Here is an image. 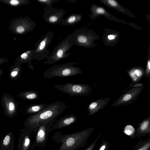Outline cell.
I'll list each match as a JSON object with an SVG mask.
<instances>
[{
	"mask_svg": "<svg viewBox=\"0 0 150 150\" xmlns=\"http://www.w3.org/2000/svg\"><path fill=\"white\" fill-rule=\"evenodd\" d=\"M101 133L100 134L94 142L89 145V146L84 150H93L97 142L101 136Z\"/></svg>",
	"mask_w": 150,
	"mask_h": 150,
	"instance_id": "d6a6232c",
	"label": "cell"
},
{
	"mask_svg": "<svg viewBox=\"0 0 150 150\" xmlns=\"http://www.w3.org/2000/svg\"><path fill=\"white\" fill-rule=\"evenodd\" d=\"M103 41L106 46L112 47L118 43L120 38L119 33L114 30L108 28L104 29Z\"/></svg>",
	"mask_w": 150,
	"mask_h": 150,
	"instance_id": "9a60e30c",
	"label": "cell"
},
{
	"mask_svg": "<svg viewBox=\"0 0 150 150\" xmlns=\"http://www.w3.org/2000/svg\"></svg>",
	"mask_w": 150,
	"mask_h": 150,
	"instance_id": "60d3db41",
	"label": "cell"
},
{
	"mask_svg": "<svg viewBox=\"0 0 150 150\" xmlns=\"http://www.w3.org/2000/svg\"><path fill=\"white\" fill-rule=\"evenodd\" d=\"M71 35L74 45L86 48L96 47L94 41L100 39V37L93 30L85 28L77 29Z\"/></svg>",
	"mask_w": 150,
	"mask_h": 150,
	"instance_id": "277c9868",
	"label": "cell"
},
{
	"mask_svg": "<svg viewBox=\"0 0 150 150\" xmlns=\"http://www.w3.org/2000/svg\"><path fill=\"white\" fill-rule=\"evenodd\" d=\"M82 15L79 13H74L63 19L60 25L63 26H71L77 23L82 20Z\"/></svg>",
	"mask_w": 150,
	"mask_h": 150,
	"instance_id": "cb8c5ba5",
	"label": "cell"
},
{
	"mask_svg": "<svg viewBox=\"0 0 150 150\" xmlns=\"http://www.w3.org/2000/svg\"><path fill=\"white\" fill-rule=\"evenodd\" d=\"M93 130V127L70 134H62V131L54 133L52 140L61 145L57 150H77L84 147Z\"/></svg>",
	"mask_w": 150,
	"mask_h": 150,
	"instance_id": "7a4b0ae2",
	"label": "cell"
},
{
	"mask_svg": "<svg viewBox=\"0 0 150 150\" xmlns=\"http://www.w3.org/2000/svg\"><path fill=\"white\" fill-rule=\"evenodd\" d=\"M8 59L5 58H0V65H1L2 64L4 63L7 62L8 61Z\"/></svg>",
	"mask_w": 150,
	"mask_h": 150,
	"instance_id": "e575fe53",
	"label": "cell"
},
{
	"mask_svg": "<svg viewBox=\"0 0 150 150\" xmlns=\"http://www.w3.org/2000/svg\"><path fill=\"white\" fill-rule=\"evenodd\" d=\"M54 88L70 96H87L92 91L91 87L88 84L67 83L63 85L55 84Z\"/></svg>",
	"mask_w": 150,
	"mask_h": 150,
	"instance_id": "52a82bcc",
	"label": "cell"
},
{
	"mask_svg": "<svg viewBox=\"0 0 150 150\" xmlns=\"http://www.w3.org/2000/svg\"><path fill=\"white\" fill-rule=\"evenodd\" d=\"M110 100V98L106 97L98 99L91 102L87 108L88 111V115H94L100 110L103 109Z\"/></svg>",
	"mask_w": 150,
	"mask_h": 150,
	"instance_id": "e0dca14e",
	"label": "cell"
},
{
	"mask_svg": "<svg viewBox=\"0 0 150 150\" xmlns=\"http://www.w3.org/2000/svg\"><path fill=\"white\" fill-rule=\"evenodd\" d=\"M144 86L130 88L120 96L112 104L114 107L130 105L135 100L141 93Z\"/></svg>",
	"mask_w": 150,
	"mask_h": 150,
	"instance_id": "8fae6325",
	"label": "cell"
},
{
	"mask_svg": "<svg viewBox=\"0 0 150 150\" xmlns=\"http://www.w3.org/2000/svg\"><path fill=\"white\" fill-rule=\"evenodd\" d=\"M42 17L47 23L52 24H60L65 12L63 9L45 7Z\"/></svg>",
	"mask_w": 150,
	"mask_h": 150,
	"instance_id": "4fadbf2b",
	"label": "cell"
},
{
	"mask_svg": "<svg viewBox=\"0 0 150 150\" xmlns=\"http://www.w3.org/2000/svg\"><path fill=\"white\" fill-rule=\"evenodd\" d=\"M1 102L4 113L6 117L13 118L17 115L19 103L15 101L12 96L4 93L1 97Z\"/></svg>",
	"mask_w": 150,
	"mask_h": 150,
	"instance_id": "7c38bea8",
	"label": "cell"
},
{
	"mask_svg": "<svg viewBox=\"0 0 150 150\" xmlns=\"http://www.w3.org/2000/svg\"><path fill=\"white\" fill-rule=\"evenodd\" d=\"M145 16L147 21L150 25V15L146 14Z\"/></svg>",
	"mask_w": 150,
	"mask_h": 150,
	"instance_id": "d590c367",
	"label": "cell"
},
{
	"mask_svg": "<svg viewBox=\"0 0 150 150\" xmlns=\"http://www.w3.org/2000/svg\"><path fill=\"white\" fill-rule=\"evenodd\" d=\"M108 7L115 9L118 11L131 18H135L134 14L128 9L123 6L115 0H98Z\"/></svg>",
	"mask_w": 150,
	"mask_h": 150,
	"instance_id": "2e32d148",
	"label": "cell"
},
{
	"mask_svg": "<svg viewBox=\"0 0 150 150\" xmlns=\"http://www.w3.org/2000/svg\"><path fill=\"white\" fill-rule=\"evenodd\" d=\"M83 62H71L60 65L55 64L45 71L43 76L45 79H51L54 77H68L81 74L83 73L81 69L73 65Z\"/></svg>",
	"mask_w": 150,
	"mask_h": 150,
	"instance_id": "3957f363",
	"label": "cell"
},
{
	"mask_svg": "<svg viewBox=\"0 0 150 150\" xmlns=\"http://www.w3.org/2000/svg\"><path fill=\"white\" fill-rule=\"evenodd\" d=\"M110 150H115V149H111Z\"/></svg>",
	"mask_w": 150,
	"mask_h": 150,
	"instance_id": "ab89813d",
	"label": "cell"
},
{
	"mask_svg": "<svg viewBox=\"0 0 150 150\" xmlns=\"http://www.w3.org/2000/svg\"><path fill=\"white\" fill-rule=\"evenodd\" d=\"M74 45L71 35H67L55 46L44 63L52 64L71 54L67 52Z\"/></svg>",
	"mask_w": 150,
	"mask_h": 150,
	"instance_id": "5b68a950",
	"label": "cell"
},
{
	"mask_svg": "<svg viewBox=\"0 0 150 150\" xmlns=\"http://www.w3.org/2000/svg\"><path fill=\"white\" fill-rule=\"evenodd\" d=\"M77 117L74 114L66 115L59 120H56L52 129H58L70 126L76 121Z\"/></svg>",
	"mask_w": 150,
	"mask_h": 150,
	"instance_id": "ac0fdd59",
	"label": "cell"
},
{
	"mask_svg": "<svg viewBox=\"0 0 150 150\" xmlns=\"http://www.w3.org/2000/svg\"><path fill=\"white\" fill-rule=\"evenodd\" d=\"M54 36L53 32L50 30L38 40L34 48V59L39 62L49 57L50 52L47 48L51 42Z\"/></svg>",
	"mask_w": 150,
	"mask_h": 150,
	"instance_id": "ba28073f",
	"label": "cell"
},
{
	"mask_svg": "<svg viewBox=\"0 0 150 150\" xmlns=\"http://www.w3.org/2000/svg\"><path fill=\"white\" fill-rule=\"evenodd\" d=\"M136 134L137 139L147 135L150 137V116L139 124L136 129Z\"/></svg>",
	"mask_w": 150,
	"mask_h": 150,
	"instance_id": "d6986e66",
	"label": "cell"
},
{
	"mask_svg": "<svg viewBox=\"0 0 150 150\" xmlns=\"http://www.w3.org/2000/svg\"><path fill=\"white\" fill-rule=\"evenodd\" d=\"M22 64L18 61L10 68L9 75L10 79L16 81L19 78L22 73Z\"/></svg>",
	"mask_w": 150,
	"mask_h": 150,
	"instance_id": "603a6c76",
	"label": "cell"
},
{
	"mask_svg": "<svg viewBox=\"0 0 150 150\" xmlns=\"http://www.w3.org/2000/svg\"><path fill=\"white\" fill-rule=\"evenodd\" d=\"M110 143L107 141L103 140L98 150H108L109 149Z\"/></svg>",
	"mask_w": 150,
	"mask_h": 150,
	"instance_id": "1f68e13d",
	"label": "cell"
},
{
	"mask_svg": "<svg viewBox=\"0 0 150 150\" xmlns=\"http://www.w3.org/2000/svg\"><path fill=\"white\" fill-rule=\"evenodd\" d=\"M150 149V137L144 141H140L130 150H149Z\"/></svg>",
	"mask_w": 150,
	"mask_h": 150,
	"instance_id": "83f0119b",
	"label": "cell"
},
{
	"mask_svg": "<svg viewBox=\"0 0 150 150\" xmlns=\"http://www.w3.org/2000/svg\"><path fill=\"white\" fill-rule=\"evenodd\" d=\"M148 56L150 57V44L149 45L148 50Z\"/></svg>",
	"mask_w": 150,
	"mask_h": 150,
	"instance_id": "74e56055",
	"label": "cell"
},
{
	"mask_svg": "<svg viewBox=\"0 0 150 150\" xmlns=\"http://www.w3.org/2000/svg\"><path fill=\"white\" fill-rule=\"evenodd\" d=\"M144 86L143 84L142 83H130L128 88H132L141 87Z\"/></svg>",
	"mask_w": 150,
	"mask_h": 150,
	"instance_id": "836d02e7",
	"label": "cell"
},
{
	"mask_svg": "<svg viewBox=\"0 0 150 150\" xmlns=\"http://www.w3.org/2000/svg\"><path fill=\"white\" fill-rule=\"evenodd\" d=\"M19 98L27 100H34L39 97L38 93L34 91H28L20 92L17 96Z\"/></svg>",
	"mask_w": 150,
	"mask_h": 150,
	"instance_id": "d4e9b609",
	"label": "cell"
},
{
	"mask_svg": "<svg viewBox=\"0 0 150 150\" xmlns=\"http://www.w3.org/2000/svg\"><path fill=\"white\" fill-rule=\"evenodd\" d=\"M14 139L12 132L10 131L6 134L1 140L0 150H13Z\"/></svg>",
	"mask_w": 150,
	"mask_h": 150,
	"instance_id": "7402d4cb",
	"label": "cell"
},
{
	"mask_svg": "<svg viewBox=\"0 0 150 150\" xmlns=\"http://www.w3.org/2000/svg\"><path fill=\"white\" fill-rule=\"evenodd\" d=\"M3 73V71L1 68L0 69V77H1L2 74Z\"/></svg>",
	"mask_w": 150,
	"mask_h": 150,
	"instance_id": "f35d334b",
	"label": "cell"
},
{
	"mask_svg": "<svg viewBox=\"0 0 150 150\" xmlns=\"http://www.w3.org/2000/svg\"><path fill=\"white\" fill-rule=\"evenodd\" d=\"M36 26L35 23L30 17L19 16L11 20L8 28L13 34L22 35L33 31Z\"/></svg>",
	"mask_w": 150,
	"mask_h": 150,
	"instance_id": "8992f818",
	"label": "cell"
},
{
	"mask_svg": "<svg viewBox=\"0 0 150 150\" xmlns=\"http://www.w3.org/2000/svg\"><path fill=\"white\" fill-rule=\"evenodd\" d=\"M67 106L65 103L57 100L47 105L41 111L29 116L25 120L24 125L27 128L36 132L39 127L57 117L65 110Z\"/></svg>",
	"mask_w": 150,
	"mask_h": 150,
	"instance_id": "6da1fadb",
	"label": "cell"
},
{
	"mask_svg": "<svg viewBox=\"0 0 150 150\" xmlns=\"http://www.w3.org/2000/svg\"><path fill=\"white\" fill-rule=\"evenodd\" d=\"M123 132L125 134L130 137L131 139H133L136 137V129L131 125H127L124 127Z\"/></svg>",
	"mask_w": 150,
	"mask_h": 150,
	"instance_id": "f1b7e54d",
	"label": "cell"
},
{
	"mask_svg": "<svg viewBox=\"0 0 150 150\" xmlns=\"http://www.w3.org/2000/svg\"><path fill=\"white\" fill-rule=\"evenodd\" d=\"M34 49H30L25 52L18 56L15 60V63L20 61L23 63H28L30 69L33 70L35 69L32 65L31 62L34 59Z\"/></svg>",
	"mask_w": 150,
	"mask_h": 150,
	"instance_id": "44dd1931",
	"label": "cell"
},
{
	"mask_svg": "<svg viewBox=\"0 0 150 150\" xmlns=\"http://www.w3.org/2000/svg\"><path fill=\"white\" fill-rule=\"evenodd\" d=\"M59 0H36L39 3L46 6L51 7L55 2Z\"/></svg>",
	"mask_w": 150,
	"mask_h": 150,
	"instance_id": "f546056e",
	"label": "cell"
},
{
	"mask_svg": "<svg viewBox=\"0 0 150 150\" xmlns=\"http://www.w3.org/2000/svg\"><path fill=\"white\" fill-rule=\"evenodd\" d=\"M36 146L35 144V142L34 141L33 142V143L32 144V145L31 146L30 149V150H33V149L34 147Z\"/></svg>",
	"mask_w": 150,
	"mask_h": 150,
	"instance_id": "8d00e7d4",
	"label": "cell"
},
{
	"mask_svg": "<svg viewBox=\"0 0 150 150\" xmlns=\"http://www.w3.org/2000/svg\"><path fill=\"white\" fill-rule=\"evenodd\" d=\"M47 105L46 103L35 104L30 105L26 109L25 113L26 114L33 115L41 111L45 108Z\"/></svg>",
	"mask_w": 150,
	"mask_h": 150,
	"instance_id": "484cf974",
	"label": "cell"
},
{
	"mask_svg": "<svg viewBox=\"0 0 150 150\" xmlns=\"http://www.w3.org/2000/svg\"><path fill=\"white\" fill-rule=\"evenodd\" d=\"M56 118L55 117L39 127L36 132L34 141L36 146L41 148H44L45 146L49 133L55 122Z\"/></svg>",
	"mask_w": 150,
	"mask_h": 150,
	"instance_id": "30bf717a",
	"label": "cell"
},
{
	"mask_svg": "<svg viewBox=\"0 0 150 150\" xmlns=\"http://www.w3.org/2000/svg\"><path fill=\"white\" fill-rule=\"evenodd\" d=\"M90 10L91 13L89 15V17L92 20H94L99 16H103L110 20H112L118 23L129 25L136 29H142L141 28L134 23H127L123 20L116 18L103 6H99L95 4H93L90 6Z\"/></svg>",
	"mask_w": 150,
	"mask_h": 150,
	"instance_id": "9c48e42d",
	"label": "cell"
},
{
	"mask_svg": "<svg viewBox=\"0 0 150 150\" xmlns=\"http://www.w3.org/2000/svg\"><path fill=\"white\" fill-rule=\"evenodd\" d=\"M32 132L27 128L21 130L18 138V150H29L31 146L30 134Z\"/></svg>",
	"mask_w": 150,
	"mask_h": 150,
	"instance_id": "5bb4252c",
	"label": "cell"
},
{
	"mask_svg": "<svg viewBox=\"0 0 150 150\" xmlns=\"http://www.w3.org/2000/svg\"><path fill=\"white\" fill-rule=\"evenodd\" d=\"M127 72L132 80V83L139 82L144 76L145 74L144 68L140 66H134L131 67Z\"/></svg>",
	"mask_w": 150,
	"mask_h": 150,
	"instance_id": "ffe728a7",
	"label": "cell"
},
{
	"mask_svg": "<svg viewBox=\"0 0 150 150\" xmlns=\"http://www.w3.org/2000/svg\"><path fill=\"white\" fill-rule=\"evenodd\" d=\"M0 1L14 7H17L30 4L29 0H0Z\"/></svg>",
	"mask_w": 150,
	"mask_h": 150,
	"instance_id": "4316f807",
	"label": "cell"
},
{
	"mask_svg": "<svg viewBox=\"0 0 150 150\" xmlns=\"http://www.w3.org/2000/svg\"><path fill=\"white\" fill-rule=\"evenodd\" d=\"M144 76L146 78H150V57L149 56L148 57L147 60Z\"/></svg>",
	"mask_w": 150,
	"mask_h": 150,
	"instance_id": "4dcf8cb0",
	"label": "cell"
}]
</instances>
